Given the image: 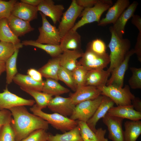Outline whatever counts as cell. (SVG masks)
<instances>
[{"mask_svg": "<svg viewBox=\"0 0 141 141\" xmlns=\"http://www.w3.org/2000/svg\"><path fill=\"white\" fill-rule=\"evenodd\" d=\"M8 110L13 117L11 124L15 133L16 141L25 138L36 130H46L49 128L47 121L30 113L24 106L15 107Z\"/></svg>", "mask_w": 141, "mask_h": 141, "instance_id": "obj_1", "label": "cell"}, {"mask_svg": "<svg viewBox=\"0 0 141 141\" xmlns=\"http://www.w3.org/2000/svg\"><path fill=\"white\" fill-rule=\"evenodd\" d=\"M111 33L110 41L108 46L110 50V65L107 69L110 73L113 70L124 60L130 50L131 43L127 38L121 39L118 37L112 26L109 28Z\"/></svg>", "mask_w": 141, "mask_h": 141, "instance_id": "obj_2", "label": "cell"}, {"mask_svg": "<svg viewBox=\"0 0 141 141\" xmlns=\"http://www.w3.org/2000/svg\"><path fill=\"white\" fill-rule=\"evenodd\" d=\"M112 5L111 0H98L93 6L84 9L79 16L81 18L71 30L77 31L78 28L86 24L95 22L98 23L103 13Z\"/></svg>", "mask_w": 141, "mask_h": 141, "instance_id": "obj_3", "label": "cell"}, {"mask_svg": "<svg viewBox=\"0 0 141 141\" xmlns=\"http://www.w3.org/2000/svg\"><path fill=\"white\" fill-rule=\"evenodd\" d=\"M33 114L46 121L56 129L65 132L77 126V120H74L56 113L48 114L43 111L35 104L30 108Z\"/></svg>", "mask_w": 141, "mask_h": 141, "instance_id": "obj_4", "label": "cell"}, {"mask_svg": "<svg viewBox=\"0 0 141 141\" xmlns=\"http://www.w3.org/2000/svg\"><path fill=\"white\" fill-rule=\"evenodd\" d=\"M97 88L101 91V95L110 98L117 106L131 105L132 100L135 97L128 85L124 87L106 85Z\"/></svg>", "mask_w": 141, "mask_h": 141, "instance_id": "obj_5", "label": "cell"}, {"mask_svg": "<svg viewBox=\"0 0 141 141\" xmlns=\"http://www.w3.org/2000/svg\"><path fill=\"white\" fill-rule=\"evenodd\" d=\"M103 95L96 98L80 102L75 105L70 118L74 120L87 122L92 116L100 104Z\"/></svg>", "mask_w": 141, "mask_h": 141, "instance_id": "obj_6", "label": "cell"}, {"mask_svg": "<svg viewBox=\"0 0 141 141\" xmlns=\"http://www.w3.org/2000/svg\"><path fill=\"white\" fill-rule=\"evenodd\" d=\"M42 20V25L38 29L39 34L35 41L39 43L59 45L61 39L58 28L51 25L46 16L39 12Z\"/></svg>", "mask_w": 141, "mask_h": 141, "instance_id": "obj_7", "label": "cell"}, {"mask_svg": "<svg viewBox=\"0 0 141 141\" xmlns=\"http://www.w3.org/2000/svg\"><path fill=\"white\" fill-rule=\"evenodd\" d=\"M84 8L78 5L76 0H73L68 8L63 13L58 29L62 38L74 27L75 21Z\"/></svg>", "mask_w": 141, "mask_h": 141, "instance_id": "obj_8", "label": "cell"}, {"mask_svg": "<svg viewBox=\"0 0 141 141\" xmlns=\"http://www.w3.org/2000/svg\"><path fill=\"white\" fill-rule=\"evenodd\" d=\"M78 63L87 70L104 69L110 63L109 55L107 53L100 55L87 48Z\"/></svg>", "mask_w": 141, "mask_h": 141, "instance_id": "obj_9", "label": "cell"}, {"mask_svg": "<svg viewBox=\"0 0 141 141\" xmlns=\"http://www.w3.org/2000/svg\"><path fill=\"white\" fill-rule=\"evenodd\" d=\"M3 91L0 93V110L20 106H33L35 103L33 100L25 99L11 93L7 87Z\"/></svg>", "mask_w": 141, "mask_h": 141, "instance_id": "obj_10", "label": "cell"}, {"mask_svg": "<svg viewBox=\"0 0 141 141\" xmlns=\"http://www.w3.org/2000/svg\"><path fill=\"white\" fill-rule=\"evenodd\" d=\"M123 120L110 116L107 113L102 118L103 123L107 127L108 138L112 141H124V131L122 128Z\"/></svg>", "mask_w": 141, "mask_h": 141, "instance_id": "obj_11", "label": "cell"}, {"mask_svg": "<svg viewBox=\"0 0 141 141\" xmlns=\"http://www.w3.org/2000/svg\"><path fill=\"white\" fill-rule=\"evenodd\" d=\"M75 106L69 97L65 98L58 96L52 98L47 107L54 113L67 117L72 115Z\"/></svg>", "mask_w": 141, "mask_h": 141, "instance_id": "obj_12", "label": "cell"}, {"mask_svg": "<svg viewBox=\"0 0 141 141\" xmlns=\"http://www.w3.org/2000/svg\"><path fill=\"white\" fill-rule=\"evenodd\" d=\"M130 4L128 0H117L108 9L105 17L100 20L98 25L103 26L110 24H113Z\"/></svg>", "mask_w": 141, "mask_h": 141, "instance_id": "obj_13", "label": "cell"}, {"mask_svg": "<svg viewBox=\"0 0 141 141\" xmlns=\"http://www.w3.org/2000/svg\"><path fill=\"white\" fill-rule=\"evenodd\" d=\"M134 54L133 49L130 50L123 61L111 71V76L108 80L106 85H113L123 87L124 75L128 68L129 61L131 56Z\"/></svg>", "mask_w": 141, "mask_h": 141, "instance_id": "obj_14", "label": "cell"}, {"mask_svg": "<svg viewBox=\"0 0 141 141\" xmlns=\"http://www.w3.org/2000/svg\"><path fill=\"white\" fill-rule=\"evenodd\" d=\"M37 8L38 11L50 18L54 24L60 22L64 9L63 5H55L52 0H42Z\"/></svg>", "mask_w": 141, "mask_h": 141, "instance_id": "obj_15", "label": "cell"}, {"mask_svg": "<svg viewBox=\"0 0 141 141\" xmlns=\"http://www.w3.org/2000/svg\"><path fill=\"white\" fill-rule=\"evenodd\" d=\"M101 94V91L97 88L85 85L77 88L69 97L73 104L76 105L84 101L95 99Z\"/></svg>", "mask_w": 141, "mask_h": 141, "instance_id": "obj_16", "label": "cell"}, {"mask_svg": "<svg viewBox=\"0 0 141 141\" xmlns=\"http://www.w3.org/2000/svg\"><path fill=\"white\" fill-rule=\"evenodd\" d=\"M77 121L83 141H108V139L105 137L106 130L99 128L95 132L89 127L86 122Z\"/></svg>", "mask_w": 141, "mask_h": 141, "instance_id": "obj_17", "label": "cell"}, {"mask_svg": "<svg viewBox=\"0 0 141 141\" xmlns=\"http://www.w3.org/2000/svg\"><path fill=\"white\" fill-rule=\"evenodd\" d=\"M38 11L37 7L17 1L14 6L11 15L30 22L37 18Z\"/></svg>", "mask_w": 141, "mask_h": 141, "instance_id": "obj_18", "label": "cell"}, {"mask_svg": "<svg viewBox=\"0 0 141 141\" xmlns=\"http://www.w3.org/2000/svg\"><path fill=\"white\" fill-rule=\"evenodd\" d=\"M138 5V3L137 1H133L124 10L112 26L117 35L120 38H123L127 23L134 14Z\"/></svg>", "mask_w": 141, "mask_h": 141, "instance_id": "obj_19", "label": "cell"}, {"mask_svg": "<svg viewBox=\"0 0 141 141\" xmlns=\"http://www.w3.org/2000/svg\"><path fill=\"white\" fill-rule=\"evenodd\" d=\"M114 103L109 97L103 95L102 101L92 116L86 123L90 128L93 132L96 130V126L99 120L102 118L109 110L113 107Z\"/></svg>", "mask_w": 141, "mask_h": 141, "instance_id": "obj_20", "label": "cell"}, {"mask_svg": "<svg viewBox=\"0 0 141 141\" xmlns=\"http://www.w3.org/2000/svg\"><path fill=\"white\" fill-rule=\"evenodd\" d=\"M107 113L109 115L130 120H140L141 119V112L135 110L131 104L119 105L111 107Z\"/></svg>", "mask_w": 141, "mask_h": 141, "instance_id": "obj_21", "label": "cell"}, {"mask_svg": "<svg viewBox=\"0 0 141 141\" xmlns=\"http://www.w3.org/2000/svg\"><path fill=\"white\" fill-rule=\"evenodd\" d=\"M110 73L107 70L95 69L88 70L85 85L97 88L106 85Z\"/></svg>", "mask_w": 141, "mask_h": 141, "instance_id": "obj_22", "label": "cell"}, {"mask_svg": "<svg viewBox=\"0 0 141 141\" xmlns=\"http://www.w3.org/2000/svg\"><path fill=\"white\" fill-rule=\"evenodd\" d=\"M7 19L10 28L17 37L24 36L34 30L30 22L22 20L11 15Z\"/></svg>", "mask_w": 141, "mask_h": 141, "instance_id": "obj_23", "label": "cell"}, {"mask_svg": "<svg viewBox=\"0 0 141 141\" xmlns=\"http://www.w3.org/2000/svg\"><path fill=\"white\" fill-rule=\"evenodd\" d=\"M81 37L77 31L71 30L61 38L59 46L63 52L66 50H80Z\"/></svg>", "mask_w": 141, "mask_h": 141, "instance_id": "obj_24", "label": "cell"}, {"mask_svg": "<svg viewBox=\"0 0 141 141\" xmlns=\"http://www.w3.org/2000/svg\"><path fill=\"white\" fill-rule=\"evenodd\" d=\"M84 52L80 50H66L59 56L60 66L72 72L77 65V59Z\"/></svg>", "mask_w": 141, "mask_h": 141, "instance_id": "obj_25", "label": "cell"}, {"mask_svg": "<svg viewBox=\"0 0 141 141\" xmlns=\"http://www.w3.org/2000/svg\"><path fill=\"white\" fill-rule=\"evenodd\" d=\"M13 81L20 86V88L40 91H42L44 81L38 82L33 79L28 75L17 73Z\"/></svg>", "mask_w": 141, "mask_h": 141, "instance_id": "obj_26", "label": "cell"}, {"mask_svg": "<svg viewBox=\"0 0 141 141\" xmlns=\"http://www.w3.org/2000/svg\"><path fill=\"white\" fill-rule=\"evenodd\" d=\"M60 66L59 56L49 60L38 70L42 77L46 79H52L58 81V73Z\"/></svg>", "mask_w": 141, "mask_h": 141, "instance_id": "obj_27", "label": "cell"}, {"mask_svg": "<svg viewBox=\"0 0 141 141\" xmlns=\"http://www.w3.org/2000/svg\"><path fill=\"white\" fill-rule=\"evenodd\" d=\"M124 141H136L141 134V121H127L124 124Z\"/></svg>", "mask_w": 141, "mask_h": 141, "instance_id": "obj_28", "label": "cell"}, {"mask_svg": "<svg viewBox=\"0 0 141 141\" xmlns=\"http://www.w3.org/2000/svg\"><path fill=\"white\" fill-rule=\"evenodd\" d=\"M42 91L51 96H58L69 92L68 89L61 85L55 80L47 78L44 81Z\"/></svg>", "mask_w": 141, "mask_h": 141, "instance_id": "obj_29", "label": "cell"}, {"mask_svg": "<svg viewBox=\"0 0 141 141\" xmlns=\"http://www.w3.org/2000/svg\"><path fill=\"white\" fill-rule=\"evenodd\" d=\"M47 141H83L78 126L74 129L62 134L55 135L49 134Z\"/></svg>", "mask_w": 141, "mask_h": 141, "instance_id": "obj_30", "label": "cell"}, {"mask_svg": "<svg viewBox=\"0 0 141 141\" xmlns=\"http://www.w3.org/2000/svg\"><path fill=\"white\" fill-rule=\"evenodd\" d=\"M21 43L23 45L33 46L42 49L53 58L59 56L63 52L59 45L40 44L32 40H23Z\"/></svg>", "mask_w": 141, "mask_h": 141, "instance_id": "obj_31", "label": "cell"}, {"mask_svg": "<svg viewBox=\"0 0 141 141\" xmlns=\"http://www.w3.org/2000/svg\"><path fill=\"white\" fill-rule=\"evenodd\" d=\"M0 41L14 44L20 43V40L9 27L6 18L0 20Z\"/></svg>", "mask_w": 141, "mask_h": 141, "instance_id": "obj_32", "label": "cell"}, {"mask_svg": "<svg viewBox=\"0 0 141 141\" xmlns=\"http://www.w3.org/2000/svg\"><path fill=\"white\" fill-rule=\"evenodd\" d=\"M19 52V49L16 50L5 62L6 82L7 84L12 82L14 77L17 73L16 61Z\"/></svg>", "mask_w": 141, "mask_h": 141, "instance_id": "obj_33", "label": "cell"}, {"mask_svg": "<svg viewBox=\"0 0 141 141\" xmlns=\"http://www.w3.org/2000/svg\"><path fill=\"white\" fill-rule=\"evenodd\" d=\"M21 89L34 98L36 102L35 105L41 110L48 106L49 102L52 98L51 96L43 92L27 89Z\"/></svg>", "mask_w": 141, "mask_h": 141, "instance_id": "obj_34", "label": "cell"}, {"mask_svg": "<svg viewBox=\"0 0 141 141\" xmlns=\"http://www.w3.org/2000/svg\"><path fill=\"white\" fill-rule=\"evenodd\" d=\"M21 43L14 44L0 41V61L5 63L15 51L23 47Z\"/></svg>", "mask_w": 141, "mask_h": 141, "instance_id": "obj_35", "label": "cell"}, {"mask_svg": "<svg viewBox=\"0 0 141 141\" xmlns=\"http://www.w3.org/2000/svg\"><path fill=\"white\" fill-rule=\"evenodd\" d=\"M58 80L63 82L75 92L77 86L74 79L72 72L60 66L58 73Z\"/></svg>", "mask_w": 141, "mask_h": 141, "instance_id": "obj_36", "label": "cell"}, {"mask_svg": "<svg viewBox=\"0 0 141 141\" xmlns=\"http://www.w3.org/2000/svg\"><path fill=\"white\" fill-rule=\"evenodd\" d=\"M88 71L78 62L77 66L72 72L74 79L77 86V89L85 85Z\"/></svg>", "mask_w": 141, "mask_h": 141, "instance_id": "obj_37", "label": "cell"}, {"mask_svg": "<svg viewBox=\"0 0 141 141\" xmlns=\"http://www.w3.org/2000/svg\"><path fill=\"white\" fill-rule=\"evenodd\" d=\"M130 70L132 75L129 79V86L132 89H141V68L131 67Z\"/></svg>", "mask_w": 141, "mask_h": 141, "instance_id": "obj_38", "label": "cell"}, {"mask_svg": "<svg viewBox=\"0 0 141 141\" xmlns=\"http://www.w3.org/2000/svg\"><path fill=\"white\" fill-rule=\"evenodd\" d=\"M87 48L95 53L100 55L106 54V46L104 42L99 39H96L89 43Z\"/></svg>", "mask_w": 141, "mask_h": 141, "instance_id": "obj_39", "label": "cell"}, {"mask_svg": "<svg viewBox=\"0 0 141 141\" xmlns=\"http://www.w3.org/2000/svg\"><path fill=\"white\" fill-rule=\"evenodd\" d=\"M17 2L15 0L8 1L0 0V20L7 19L10 15L14 6Z\"/></svg>", "mask_w": 141, "mask_h": 141, "instance_id": "obj_40", "label": "cell"}, {"mask_svg": "<svg viewBox=\"0 0 141 141\" xmlns=\"http://www.w3.org/2000/svg\"><path fill=\"white\" fill-rule=\"evenodd\" d=\"M0 141H16L15 133L11 123L4 125L0 128Z\"/></svg>", "mask_w": 141, "mask_h": 141, "instance_id": "obj_41", "label": "cell"}, {"mask_svg": "<svg viewBox=\"0 0 141 141\" xmlns=\"http://www.w3.org/2000/svg\"><path fill=\"white\" fill-rule=\"evenodd\" d=\"M49 134L46 130L39 129L34 131L27 137L19 141H47Z\"/></svg>", "mask_w": 141, "mask_h": 141, "instance_id": "obj_42", "label": "cell"}, {"mask_svg": "<svg viewBox=\"0 0 141 141\" xmlns=\"http://www.w3.org/2000/svg\"><path fill=\"white\" fill-rule=\"evenodd\" d=\"M13 117L10 111L8 109L0 110V129L4 125L11 123Z\"/></svg>", "mask_w": 141, "mask_h": 141, "instance_id": "obj_43", "label": "cell"}, {"mask_svg": "<svg viewBox=\"0 0 141 141\" xmlns=\"http://www.w3.org/2000/svg\"><path fill=\"white\" fill-rule=\"evenodd\" d=\"M27 74L34 80L38 82H42L44 81L42 79V76L38 70L36 69L31 68L27 71Z\"/></svg>", "mask_w": 141, "mask_h": 141, "instance_id": "obj_44", "label": "cell"}, {"mask_svg": "<svg viewBox=\"0 0 141 141\" xmlns=\"http://www.w3.org/2000/svg\"><path fill=\"white\" fill-rule=\"evenodd\" d=\"M134 54L137 56L138 60L141 62V32H139L137 38V41L133 49Z\"/></svg>", "mask_w": 141, "mask_h": 141, "instance_id": "obj_45", "label": "cell"}, {"mask_svg": "<svg viewBox=\"0 0 141 141\" xmlns=\"http://www.w3.org/2000/svg\"><path fill=\"white\" fill-rule=\"evenodd\" d=\"M98 0H76L77 4L84 9L93 6Z\"/></svg>", "mask_w": 141, "mask_h": 141, "instance_id": "obj_46", "label": "cell"}, {"mask_svg": "<svg viewBox=\"0 0 141 141\" xmlns=\"http://www.w3.org/2000/svg\"><path fill=\"white\" fill-rule=\"evenodd\" d=\"M131 18L132 23L137 27L139 32H141V17L138 15L134 14Z\"/></svg>", "mask_w": 141, "mask_h": 141, "instance_id": "obj_47", "label": "cell"}, {"mask_svg": "<svg viewBox=\"0 0 141 141\" xmlns=\"http://www.w3.org/2000/svg\"><path fill=\"white\" fill-rule=\"evenodd\" d=\"M131 104L135 110L141 112V100L140 98L135 97L131 101Z\"/></svg>", "mask_w": 141, "mask_h": 141, "instance_id": "obj_48", "label": "cell"}, {"mask_svg": "<svg viewBox=\"0 0 141 141\" xmlns=\"http://www.w3.org/2000/svg\"><path fill=\"white\" fill-rule=\"evenodd\" d=\"M41 1L42 0H21V2L33 6L37 7Z\"/></svg>", "mask_w": 141, "mask_h": 141, "instance_id": "obj_49", "label": "cell"}, {"mask_svg": "<svg viewBox=\"0 0 141 141\" xmlns=\"http://www.w3.org/2000/svg\"><path fill=\"white\" fill-rule=\"evenodd\" d=\"M5 71V63L0 61V75Z\"/></svg>", "mask_w": 141, "mask_h": 141, "instance_id": "obj_50", "label": "cell"}]
</instances>
